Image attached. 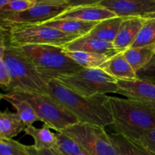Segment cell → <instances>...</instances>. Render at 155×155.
Listing matches in <instances>:
<instances>
[{
	"instance_id": "obj_1",
	"label": "cell",
	"mask_w": 155,
	"mask_h": 155,
	"mask_svg": "<svg viewBox=\"0 0 155 155\" xmlns=\"http://www.w3.org/2000/svg\"><path fill=\"white\" fill-rule=\"evenodd\" d=\"M47 94L57 100L79 123L105 127L111 126L113 117L107 95L85 97L72 92L54 80L48 83Z\"/></svg>"
},
{
	"instance_id": "obj_2",
	"label": "cell",
	"mask_w": 155,
	"mask_h": 155,
	"mask_svg": "<svg viewBox=\"0 0 155 155\" xmlns=\"http://www.w3.org/2000/svg\"><path fill=\"white\" fill-rule=\"evenodd\" d=\"M115 133L136 142L143 132L155 128V109L129 98L109 96Z\"/></svg>"
},
{
	"instance_id": "obj_3",
	"label": "cell",
	"mask_w": 155,
	"mask_h": 155,
	"mask_svg": "<svg viewBox=\"0 0 155 155\" xmlns=\"http://www.w3.org/2000/svg\"><path fill=\"white\" fill-rule=\"evenodd\" d=\"M10 77V84L5 91L10 92H36L47 94L48 83L38 73L30 59L20 47L8 41L3 55Z\"/></svg>"
},
{
	"instance_id": "obj_4",
	"label": "cell",
	"mask_w": 155,
	"mask_h": 155,
	"mask_svg": "<svg viewBox=\"0 0 155 155\" xmlns=\"http://www.w3.org/2000/svg\"><path fill=\"white\" fill-rule=\"evenodd\" d=\"M20 48L48 83L62 76L78 72L83 68L66 54L64 47L28 45Z\"/></svg>"
},
{
	"instance_id": "obj_5",
	"label": "cell",
	"mask_w": 155,
	"mask_h": 155,
	"mask_svg": "<svg viewBox=\"0 0 155 155\" xmlns=\"http://www.w3.org/2000/svg\"><path fill=\"white\" fill-rule=\"evenodd\" d=\"M72 92L85 97L117 93V80L101 68H83L80 71L57 79Z\"/></svg>"
},
{
	"instance_id": "obj_6",
	"label": "cell",
	"mask_w": 155,
	"mask_h": 155,
	"mask_svg": "<svg viewBox=\"0 0 155 155\" xmlns=\"http://www.w3.org/2000/svg\"><path fill=\"white\" fill-rule=\"evenodd\" d=\"M8 42L17 47L47 45L64 47L79 36L64 33L44 24L12 26L8 29Z\"/></svg>"
},
{
	"instance_id": "obj_7",
	"label": "cell",
	"mask_w": 155,
	"mask_h": 155,
	"mask_svg": "<svg viewBox=\"0 0 155 155\" xmlns=\"http://www.w3.org/2000/svg\"><path fill=\"white\" fill-rule=\"evenodd\" d=\"M18 93L30 103L40 120L57 133L79 123L75 116L48 94L36 92Z\"/></svg>"
},
{
	"instance_id": "obj_8",
	"label": "cell",
	"mask_w": 155,
	"mask_h": 155,
	"mask_svg": "<svg viewBox=\"0 0 155 155\" xmlns=\"http://www.w3.org/2000/svg\"><path fill=\"white\" fill-rule=\"evenodd\" d=\"M61 132L78 142L90 155H120L104 127L77 123Z\"/></svg>"
},
{
	"instance_id": "obj_9",
	"label": "cell",
	"mask_w": 155,
	"mask_h": 155,
	"mask_svg": "<svg viewBox=\"0 0 155 155\" xmlns=\"http://www.w3.org/2000/svg\"><path fill=\"white\" fill-rule=\"evenodd\" d=\"M71 8L69 0H36L27 10L5 18L0 26L8 30L12 26L42 24L55 19Z\"/></svg>"
},
{
	"instance_id": "obj_10",
	"label": "cell",
	"mask_w": 155,
	"mask_h": 155,
	"mask_svg": "<svg viewBox=\"0 0 155 155\" xmlns=\"http://www.w3.org/2000/svg\"><path fill=\"white\" fill-rule=\"evenodd\" d=\"M98 5L120 18H142L155 12V0H99Z\"/></svg>"
},
{
	"instance_id": "obj_11",
	"label": "cell",
	"mask_w": 155,
	"mask_h": 155,
	"mask_svg": "<svg viewBox=\"0 0 155 155\" xmlns=\"http://www.w3.org/2000/svg\"><path fill=\"white\" fill-rule=\"evenodd\" d=\"M118 94L155 109V84L140 79L117 80Z\"/></svg>"
},
{
	"instance_id": "obj_12",
	"label": "cell",
	"mask_w": 155,
	"mask_h": 155,
	"mask_svg": "<svg viewBox=\"0 0 155 155\" xmlns=\"http://www.w3.org/2000/svg\"><path fill=\"white\" fill-rule=\"evenodd\" d=\"M66 51H83V52L101 54L111 58L120 53L111 42L98 38L85 35L80 36L64 46Z\"/></svg>"
},
{
	"instance_id": "obj_13",
	"label": "cell",
	"mask_w": 155,
	"mask_h": 155,
	"mask_svg": "<svg viewBox=\"0 0 155 155\" xmlns=\"http://www.w3.org/2000/svg\"><path fill=\"white\" fill-rule=\"evenodd\" d=\"M97 2L92 5L72 8L59 15L55 19H74L86 22H100L117 17L113 12L104 8Z\"/></svg>"
},
{
	"instance_id": "obj_14",
	"label": "cell",
	"mask_w": 155,
	"mask_h": 155,
	"mask_svg": "<svg viewBox=\"0 0 155 155\" xmlns=\"http://www.w3.org/2000/svg\"><path fill=\"white\" fill-rule=\"evenodd\" d=\"M145 21L144 18L139 17L124 18L113 42L114 46L119 52H124L131 47Z\"/></svg>"
},
{
	"instance_id": "obj_15",
	"label": "cell",
	"mask_w": 155,
	"mask_h": 155,
	"mask_svg": "<svg viewBox=\"0 0 155 155\" xmlns=\"http://www.w3.org/2000/svg\"><path fill=\"white\" fill-rule=\"evenodd\" d=\"M103 71L117 80L137 79L136 73L125 58L124 53L120 52L110 58L101 68Z\"/></svg>"
},
{
	"instance_id": "obj_16",
	"label": "cell",
	"mask_w": 155,
	"mask_h": 155,
	"mask_svg": "<svg viewBox=\"0 0 155 155\" xmlns=\"http://www.w3.org/2000/svg\"><path fill=\"white\" fill-rule=\"evenodd\" d=\"M2 99L10 103L26 127L33 126L34 123L41 121L30 103L18 92H10L2 95Z\"/></svg>"
},
{
	"instance_id": "obj_17",
	"label": "cell",
	"mask_w": 155,
	"mask_h": 155,
	"mask_svg": "<svg viewBox=\"0 0 155 155\" xmlns=\"http://www.w3.org/2000/svg\"><path fill=\"white\" fill-rule=\"evenodd\" d=\"M42 24L57 29L64 33L83 36L89 34L97 23L86 22L74 19H54Z\"/></svg>"
},
{
	"instance_id": "obj_18",
	"label": "cell",
	"mask_w": 155,
	"mask_h": 155,
	"mask_svg": "<svg viewBox=\"0 0 155 155\" xmlns=\"http://www.w3.org/2000/svg\"><path fill=\"white\" fill-rule=\"evenodd\" d=\"M34 140L33 148L36 150H46L54 148L57 144L55 133H52L47 125L44 124L41 128H36L33 126L26 127L24 130Z\"/></svg>"
},
{
	"instance_id": "obj_19",
	"label": "cell",
	"mask_w": 155,
	"mask_h": 155,
	"mask_svg": "<svg viewBox=\"0 0 155 155\" xmlns=\"http://www.w3.org/2000/svg\"><path fill=\"white\" fill-rule=\"evenodd\" d=\"M26 126L17 113L7 110L0 111V137L12 139L24 131Z\"/></svg>"
},
{
	"instance_id": "obj_20",
	"label": "cell",
	"mask_w": 155,
	"mask_h": 155,
	"mask_svg": "<svg viewBox=\"0 0 155 155\" xmlns=\"http://www.w3.org/2000/svg\"><path fill=\"white\" fill-rule=\"evenodd\" d=\"M124 19V18L114 17L100 21L88 35L113 43Z\"/></svg>"
},
{
	"instance_id": "obj_21",
	"label": "cell",
	"mask_w": 155,
	"mask_h": 155,
	"mask_svg": "<svg viewBox=\"0 0 155 155\" xmlns=\"http://www.w3.org/2000/svg\"><path fill=\"white\" fill-rule=\"evenodd\" d=\"M123 53L132 68L137 73L145 68L154 56L155 45L142 48H130Z\"/></svg>"
},
{
	"instance_id": "obj_22",
	"label": "cell",
	"mask_w": 155,
	"mask_h": 155,
	"mask_svg": "<svg viewBox=\"0 0 155 155\" xmlns=\"http://www.w3.org/2000/svg\"><path fill=\"white\" fill-rule=\"evenodd\" d=\"M109 137L120 155H151L140 145L122 135L114 133L109 134Z\"/></svg>"
},
{
	"instance_id": "obj_23",
	"label": "cell",
	"mask_w": 155,
	"mask_h": 155,
	"mask_svg": "<svg viewBox=\"0 0 155 155\" xmlns=\"http://www.w3.org/2000/svg\"><path fill=\"white\" fill-rule=\"evenodd\" d=\"M66 54L83 68H101L109 59L108 56L83 51H66Z\"/></svg>"
},
{
	"instance_id": "obj_24",
	"label": "cell",
	"mask_w": 155,
	"mask_h": 155,
	"mask_svg": "<svg viewBox=\"0 0 155 155\" xmlns=\"http://www.w3.org/2000/svg\"><path fill=\"white\" fill-rule=\"evenodd\" d=\"M57 144L54 149L62 155H90L74 139L62 132L55 133Z\"/></svg>"
},
{
	"instance_id": "obj_25",
	"label": "cell",
	"mask_w": 155,
	"mask_h": 155,
	"mask_svg": "<svg viewBox=\"0 0 155 155\" xmlns=\"http://www.w3.org/2000/svg\"><path fill=\"white\" fill-rule=\"evenodd\" d=\"M145 20L143 27L130 48H142L155 45V20Z\"/></svg>"
},
{
	"instance_id": "obj_26",
	"label": "cell",
	"mask_w": 155,
	"mask_h": 155,
	"mask_svg": "<svg viewBox=\"0 0 155 155\" xmlns=\"http://www.w3.org/2000/svg\"><path fill=\"white\" fill-rule=\"evenodd\" d=\"M36 2V0H9L5 5L0 7V22L11 15L27 10Z\"/></svg>"
},
{
	"instance_id": "obj_27",
	"label": "cell",
	"mask_w": 155,
	"mask_h": 155,
	"mask_svg": "<svg viewBox=\"0 0 155 155\" xmlns=\"http://www.w3.org/2000/svg\"><path fill=\"white\" fill-rule=\"evenodd\" d=\"M0 155H29L27 145L12 139L0 137Z\"/></svg>"
},
{
	"instance_id": "obj_28",
	"label": "cell",
	"mask_w": 155,
	"mask_h": 155,
	"mask_svg": "<svg viewBox=\"0 0 155 155\" xmlns=\"http://www.w3.org/2000/svg\"><path fill=\"white\" fill-rule=\"evenodd\" d=\"M135 142L143 147L151 155H155V128L143 132Z\"/></svg>"
},
{
	"instance_id": "obj_29",
	"label": "cell",
	"mask_w": 155,
	"mask_h": 155,
	"mask_svg": "<svg viewBox=\"0 0 155 155\" xmlns=\"http://www.w3.org/2000/svg\"><path fill=\"white\" fill-rule=\"evenodd\" d=\"M138 79L151 82L155 84V54L149 63L136 73Z\"/></svg>"
},
{
	"instance_id": "obj_30",
	"label": "cell",
	"mask_w": 155,
	"mask_h": 155,
	"mask_svg": "<svg viewBox=\"0 0 155 155\" xmlns=\"http://www.w3.org/2000/svg\"><path fill=\"white\" fill-rule=\"evenodd\" d=\"M10 77L3 58H0V87L6 89L10 84Z\"/></svg>"
},
{
	"instance_id": "obj_31",
	"label": "cell",
	"mask_w": 155,
	"mask_h": 155,
	"mask_svg": "<svg viewBox=\"0 0 155 155\" xmlns=\"http://www.w3.org/2000/svg\"><path fill=\"white\" fill-rule=\"evenodd\" d=\"M29 155H62L54 148L46 150H36L33 145H27Z\"/></svg>"
},
{
	"instance_id": "obj_32",
	"label": "cell",
	"mask_w": 155,
	"mask_h": 155,
	"mask_svg": "<svg viewBox=\"0 0 155 155\" xmlns=\"http://www.w3.org/2000/svg\"><path fill=\"white\" fill-rule=\"evenodd\" d=\"M8 41V30L0 26V58H2Z\"/></svg>"
},
{
	"instance_id": "obj_33",
	"label": "cell",
	"mask_w": 155,
	"mask_h": 155,
	"mask_svg": "<svg viewBox=\"0 0 155 155\" xmlns=\"http://www.w3.org/2000/svg\"><path fill=\"white\" fill-rule=\"evenodd\" d=\"M144 19H149V20H155V12L153 13L148 14V15H145V16L142 17Z\"/></svg>"
},
{
	"instance_id": "obj_34",
	"label": "cell",
	"mask_w": 155,
	"mask_h": 155,
	"mask_svg": "<svg viewBox=\"0 0 155 155\" xmlns=\"http://www.w3.org/2000/svg\"><path fill=\"white\" fill-rule=\"evenodd\" d=\"M8 1L9 0H0V7L3 6L4 5H5Z\"/></svg>"
},
{
	"instance_id": "obj_35",
	"label": "cell",
	"mask_w": 155,
	"mask_h": 155,
	"mask_svg": "<svg viewBox=\"0 0 155 155\" xmlns=\"http://www.w3.org/2000/svg\"><path fill=\"white\" fill-rule=\"evenodd\" d=\"M2 95H3V94H2V93H1V92H0V100L2 99Z\"/></svg>"
}]
</instances>
